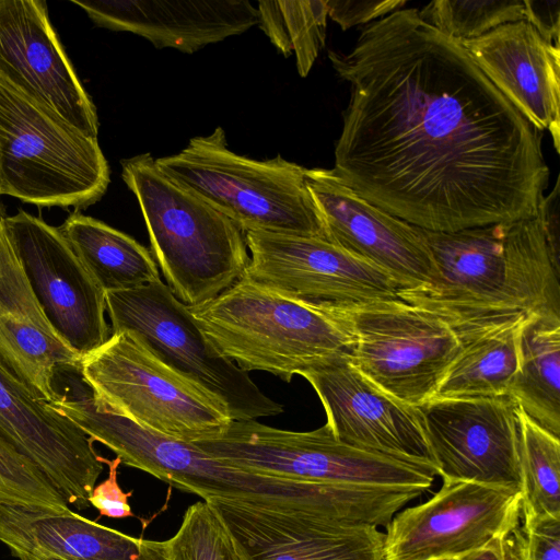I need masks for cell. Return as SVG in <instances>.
<instances>
[{
	"instance_id": "cell-1",
	"label": "cell",
	"mask_w": 560,
	"mask_h": 560,
	"mask_svg": "<svg viewBox=\"0 0 560 560\" xmlns=\"http://www.w3.org/2000/svg\"><path fill=\"white\" fill-rule=\"evenodd\" d=\"M328 58L350 86L332 171L359 196L432 232L537 217L540 131L418 9L368 24Z\"/></svg>"
},
{
	"instance_id": "cell-2",
	"label": "cell",
	"mask_w": 560,
	"mask_h": 560,
	"mask_svg": "<svg viewBox=\"0 0 560 560\" xmlns=\"http://www.w3.org/2000/svg\"><path fill=\"white\" fill-rule=\"evenodd\" d=\"M51 409L77 424L94 442L112 450L121 464L143 470L203 501H241L294 509L347 524L372 518L375 491L370 486L318 483L245 470L214 458L197 445L158 433L95 404L79 368L60 371Z\"/></svg>"
},
{
	"instance_id": "cell-3",
	"label": "cell",
	"mask_w": 560,
	"mask_h": 560,
	"mask_svg": "<svg viewBox=\"0 0 560 560\" xmlns=\"http://www.w3.org/2000/svg\"><path fill=\"white\" fill-rule=\"evenodd\" d=\"M436 278L398 298L451 327L517 314L560 317L559 266L537 217L456 232L423 230Z\"/></svg>"
},
{
	"instance_id": "cell-4",
	"label": "cell",
	"mask_w": 560,
	"mask_h": 560,
	"mask_svg": "<svg viewBox=\"0 0 560 560\" xmlns=\"http://www.w3.org/2000/svg\"><path fill=\"white\" fill-rule=\"evenodd\" d=\"M168 288L188 306L211 301L236 283L249 264L245 234L228 217L182 188L150 153L121 162Z\"/></svg>"
},
{
	"instance_id": "cell-5",
	"label": "cell",
	"mask_w": 560,
	"mask_h": 560,
	"mask_svg": "<svg viewBox=\"0 0 560 560\" xmlns=\"http://www.w3.org/2000/svg\"><path fill=\"white\" fill-rule=\"evenodd\" d=\"M189 310L209 342L245 372L265 371L290 382L350 352L351 340L326 304L292 299L244 277Z\"/></svg>"
},
{
	"instance_id": "cell-6",
	"label": "cell",
	"mask_w": 560,
	"mask_h": 560,
	"mask_svg": "<svg viewBox=\"0 0 560 560\" xmlns=\"http://www.w3.org/2000/svg\"><path fill=\"white\" fill-rule=\"evenodd\" d=\"M160 171L228 217L241 231L328 241L306 187L304 166L277 155L258 161L226 145L225 131L191 138L177 154L155 159Z\"/></svg>"
},
{
	"instance_id": "cell-7",
	"label": "cell",
	"mask_w": 560,
	"mask_h": 560,
	"mask_svg": "<svg viewBox=\"0 0 560 560\" xmlns=\"http://www.w3.org/2000/svg\"><path fill=\"white\" fill-rule=\"evenodd\" d=\"M108 163L91 138L0 77V195L42 207L97 202Z\"/></svg>"
},
{
	"instance_id": "cell-8",
	"label": "cell",
	"mask_w": 560,
	"mask_h": 560,
	"mask_svg": "<svg viewBox=\"0 0 560 560\" xmlns=\"http://www.w3.org/2000/svg\"><path fill=\"white\" fill-rule=\"evenodd\" d=\"M105 301L112 334H133L161 363L222 404L232 420H256L283 411L247 372L209 342L189 306L161 279L131 290L105 292Z\"/></svg>"
},
{
	"instance_id": "cell-9",
	"label": "cell",
	"mask_w": 560,
	"mask_h": 560,
	"mask_svg": "<svg viewBox=\"0 0 560 560\" xmlns=\"http://www.w3.org/2000/svg\"><path fill=\"white\" fill-rule=\"evenodd\" d=\"M326 305L351 340L350 362L365 377L412 407L435 397L459 349L445 320L399 298Z\"/></svg>"
},
{
	"instance_id": "cell-10",
	"label": "cell",
	"mask_w": 560,
	"mask_h": 560,
	"mask_svg": "<svg viewBox=\"0 0 560 560\" xmlns=\"http://www.w3.org/2000/svg\"><path fill=\"white\" fill-rule=\"evenodd\" d=\"M194 444L245 470L318 483L428 490L438 476L429 467L341 442L326 423L295 432L232 420L219 436Z\"/></svg>"
},
{
	"instance_id": "cell-11",
	"label": "cell",
	"mask_w": 560,
	"mask_h": 560,
	"mask_svg": "<svg viewBox=\"0 0 560 560\" xmlns=\"http://www.w3.org/2000/svg\"><path fill=\"white\" fill-rule=\"evenodd\" d=\"M95 404L184 442L219 436L232 421L218 400L161 363L130 331L80 360Z\"/></svg>"
},
{
	"instance_id": "cell-12",
	"label": "cell",
	"mask_w": 560,
	"mask_h": 560,
	"mask_svg": "<svg viewBox=\"0 0 560 560\" xmlns=\"http://www.w3.org/2000/svg\"><path fill=\"white\" fill-rule=\"evenodd\" d=\"M521 493L443 480L428 501L398 511L384 534V560L460 559L520 527Z\"/></svg>"
},
{
	"instance_id": "cell-13",
	"label": "cell",
	"mask_w": 560,
	"mask_h": 560,
	"mask_svg": "<svg viewBox=\"0 0 560 560\" xmlns=\"http://www.w3.org/2000/svg\"><path fill=\"white\" fill-rule=\"evenodd\" d=\"M4 229L47 319L80 358L110 337L105 292L59 228L24 210L3 218Z\"/></svg>"
},
{
	"instance_id": "cell-14",
	"label": "cell",
	"mask_w": 560,
	"mask_h": 560,
	"mask_svg": "<svg viewBox=\"0 0 560 560\" xmlns=\"http://www.w3.org/2000/svg\"><path fill=\"white\" fill-rule=\"evenodd\" d=\"M417 408L442 480L522 492L517 404L511 396L434 397Z\"/></svg>"
},
{
	"instance_id": "cell-15",
	"label": "cell",
	"mask_w": 560,
	"mask_h": 560,
	"mask_svg": "<svg viewBox=\"0 0 560 560\" xmlns=\"http://www.w3.org/2000/svg\"><path fill=\"white\" fill-rule=\"evenodd\" d=\"M250 252L244 278L282 295L345 305L398 299L401 285L372 262L318 237L246 232Z\"/></svg>"
},
{
	"instance_id": "cell-16",
	"label": "cell",
	"mask_w": 560,
	"mask_h": 560,
	"mask_svg": "<svg viewBox=\"0 0 560 560\" xmlns=\"http://www.w3.org/2000/svg\"><path fill=\"white\" fill-rule=\"evenodd\" d=\"M299 375L318 395L335 438L438 474L418 408L376 386L353 366L348 354L324 360Z\"/></svg>"
},
{
	"instance_id": "cell-17",
	"label": "cell",
	"mask_w": 560,
	"mask_h": 560,
	"mask_svg": "<svg viewBox=\"0 0 560 560\" xmlns=\"http://www.w3.org/2000/svg\"><path fill=\"white\" fill-rule=\"evenodd\" d=\"M305 180L328 241L386 271L402 290L434 282L436 268L422 229L363 199L332 168H307Z\"/></svg>"
},
{
	"instance_id": "cell-18",
	"label": "cell",
	"mask_w": 560,
	"mask_h": 560,
	"mask_svg": "<svg viewBox=\"0 0 560 560\" xmlns=\"http://www.w3.org/2000/svg\"><path fill=\"white\" fill-rule=\"evenodd\" d=\"M0 77L84 135L97 139L94 103L42 0H0Z\"/></svg>"
},
{
	"instance_id": "cell-19",
	"label": "cell",
	"mask_w": 560,
	"mask_h": 560,
	"mask_svg": "<svg viewBox=\"0 0 560 560\" xmlns=\"http://www.w3.org/2000/svg\"><path fill=\"white\" fill-rule=\"evenodd\" d=\"M0 436L27 457L68 504H90L103 471L94 441L38 399L1 359Z\"/></svg>"
},
{
	"instance_id": "cell-20",
	"label": "cell",
	"mask_w": 560,
	"mask_h": 560,
	"mask_svg": "<svg viewBox=\"0 0 560 560\" xmlns=\"http://www.w3.org/2000/svg\"><path fill=\"white\" fill-rule=\"evenodd\" d=\"M210 503L246 560H384V533L294 509Z\"/></svg>"
},
{
	"instance_id": "cell-21",
	"label": "cell",
	"mask_w": 560,
	"mask_h": 560,
	"mask_svg": "<svg viewBox=\"0 0 560 560\" xmlns=\"http://www.w3.org/2000/svg\"><path fill=\"white\" fill-rule=\"evenodd\" d=\"M500 93L538 131L549 129L560 149V48L525 20L459 42Z\"/></svg>"
},
{
	"instance_id": "cell-22",
	"label": "cell",
	"mask_w": 560,
	"mask_h": 560,
	"mask_svg": "<svg viewBox=\"0 0 560 560\" xmlns=\"http://www.w3.org/2000/svg\"><path fill=\"white\" fill-rule=\"evenodd\" d=\"M100 27L192 54L258 24L247 0H70Z\"/></svg>"
},
{
	"instance_id": "cell-23",
	"label": "cell",
	"mask_w": 560,
	"mask_h": 560,
	"mask_svg": "<svg viewBox=\"0 0 560 560\" xmlns=\"http://www.w3.org/2000/svg\"><path fill=\"white\" fill-rule=\"evenodd\" d=\"M0 542L19 560H168L164 541L129 536L70 509L0 502Z\"/></svg>"
},
{
	"instance_id": "cell-24",
	"label": "cell",
	"mask_w": 560,
	"mask_h": 560,
	"mask_svg": "<svg viewBox=\"0 0 560 560\" xmlns=\"http://www.w3.org/2000/svg\"><path fill=\"white\" fill-rule=\"evenodd\" d=\"M0 359L38 399L47 402L56 397L52 388L56 369L80 362L47 319L11 246L3 220L0 225Z\"/></svg>"
},
{
	"instance_id": "cell-25",
	"label": "cell",
	"mask_w": 560,
	"mask_h": 560,
	"mask_svg": "<svg viewBox=\"0 0 560 560\" xmlns=\"http://www.w3.org/2000/svg\"><path fill=\"white\" fill-rule=\"evenodd\" d=\"M529 315L453 326L459 349L435 397L508 395L518 368L521 336Z\"/></svg>"
},
{
	"instance_id": "cell-26",
	"label": "cell",
	"mask_w": 560,
	"mask_h": 560,
	"mask_svg": "<svg viewBox=\"0 0 560 560\" xmlns=\"http://www.w3.org/2000/svg\"><path fill=\"white\" fill-rule=\"evenodd\" d=\"M59 230L104 292L131 290L161 279L144 246L97 219L73 211Z\"/></svg>"
},
{
	"instance_id": "cell-27",
	"label": "cell",
	"mask_w": 560,
	"mask_h": 560,
	"mask_svg": "<svg viewBox=\"0 0 560 560\" xmlns=\"http://www.w3.org/2000/svg\"><path fill=\"white\" fill-rule=\"evenodd\" d=\"M508 395L534 421L559 438V316L529 315L521 336L518 368Z\"/></svg>"
},
{
	"instance_id": "cell-28",
	"label": "cell",
	"mask_w": 560,
	"mask_h": 560,
	"mask_svg": "<svg viewBox=\"0 0 560 560\" xmlns=\"http://www.w3.org/2000/svg\"><path fill=\"white\" fill-rule=\"evenodd\" d=\"M258 25L285 56L295 55L298 72L306 77L325 46L326 0L259 1Z\"/></svg>"
},
{
	"instance_id": "cell-29",
	"label": "cell",
	"mask_w": 560,
	"mask_h": 560,
	"mask_svg": "<svg viewBox=\"0 0 560 560\" xmlns=\"http://www.w3.org/2000/svg\"><path fill=\"white\" fill-rule=\"evenodd\" d=\"M521 513L560 518V440L517 406Z\"/></svg>"
},
{
	"instance_id": "cell-30",
	"label": "cell",
	"mask_w": 560,
	"mask_h": 560,
	"mask_svg": "<svg viewBox=\"0 0 560 560\" xmlns=\"http://www.w3.org/2000/svg\"><path fill=\"white\" fill-rule=\"evenodd\" d=\"M524 0H435L420 16L457 42L480 37L512 22L525 20Z\"/></svg>"
},
{
	"instance_id": "cell-31",
	"label": "cell",
	"mask_w": 560,
	"mask_h": 560,
	"mask_svg": "<svg viewBox=\"0 0 560 560\" xmlns=\"http://www.w3.org/2000/svg\"><path fill=\"white\" fill-rule=\"evenodd\" d=\"M164 542L168 560H246L214 508L206 501L188 506L177 532Z\"/></svg>"
},
{
	"instance_id": "cell-32",
	"label": "cell",
	"mask_w": 560,
	"mask_h": 560,
	"mask_svg": "<svg viewBox=\"0 0 560 560\" xmlns=\"http://www.w3.org/2000/svg\"><path fill=\"white\" fill-rule=\"evenodd\" d=\"M0 502L68 510V503L45 475L0 436Z\"/></svg>"
},
{
	"instance_id": "cell-33",
	"label": "cell",
	"mask_w": 560,
	"mask_h": 560,
	"mask_svg": "<svg viewBox=\"0 0 560 560\" xmlns=\"http://www.w3.org/2000/svg\"><path fill=\"white\" fill-rule=\"evenodd\" d=\"M518 560H560V518L521 513Z\"/></svg>"
},
{
	"instance_id": "cell-34",
	"label": "cell",
	"mask_w": 560,
	"mask_h": 560,
	"mask_svg": "<svg viewBox=\"0 0 560 560\" xmlns=\"http://www.w3.org/2000/svg\"><path fill=\"white\" fill-rule=\"evenodd\" d=\"M100 462L108 466V477L98 485H95L90 497L89 503L94 506L100 516L109 518H125L132 516L131 506L128 502L132 491L124 492L118 483V467L121 464L120 458L109 460L100 456Z\"/></svg>"
},
{
	"instance_id": "cell-35",
	"label": "cell",
	"mask_w": 560,
	"mask_h": 560,
	"mask_svg": "<svg viewBox=\"0 0 560 560\" xmlns=\"http://www.w3.org/2000/svg\"><path fill=\"white\" fill-rule=\"evenodd\" d=\"M328 16L338 23L342 30L369 23L377 18L386 16L400 10L406 0H326Z\"/></svg>"
},
{
	"instance_id": "cell-36",
	"label": "cell",
	"mask_w": 560,
	"mask_h": 560,
	"mask_svg": "<svg viewBox=\"0 0 560 560\" xmlns=\"http://www.w3.org/2000/svg\"><path fill=\"white\" fill-rule=\"evenodd\" d=\"M525 21L549 44L559 45L560 1L524 0Z\"/></svg>"
},
{
	"instance_id": "cell-37",
	"label": "cell",
	"mask_w": 560,
	"mask_h": 560,
	"mask_svg": "<svg viewBox=\"0 0 560 560\" xmlns=\"http://www.w3.org/2000/svg\"><path fill=\"white\" fill-rule=\"evenodd\" d=\"M560 183L556 179L553 189L547 196H542L538 207L546 242L553 261L559 266V240H560Z\"/></svg>"
},
{
	"instance_id": "cell-38",
	"label": "cell",
	"mask_w": 560,
	"mask_h": 560,
	"mask_svg": "<svg viewBox=\"0 0 560 560\" xmlns=\"http://www.w3.org/2000/svg\"><path fill=\"white\" fill-rule=\"evenodd\" d=\"M508 541L509 538L495 539L486 547L460 558V560H511Z\"/></svg>"
},
{
	"instance_id": "cell-39",
	"label": "cell",
	"mask_w": 560,
	"mask_h": 560,
	"mask_svg": "<svg viewBox=\"0 0 560 560\" xmlns=\"http://www.w3.org/2000/svg\"><path fill=\"white\" fill-rule=\"evenodd\" d=\"M3 217H4V215L2 214L1 203H0V225H1V223H2Z\"/></svg>"
},
{
	"instance_id": "cell-40",
	"label": "cell",
	"mask_w": 560,
	"mask_h": 560,
	"mask_svg": "<svg viewBox=\"0 0 560 560\" xmlns=\"http://www.w3.org/2000/svg\"><path fill=\"white\" fill-rule=\"evenodd\" d=\"M442 560H460V559H442Z\"/></svg>"
},
{
	"instance_id": "cell-41",
	"label": "cell",
	"mask_w": 560,
	"mask_h": 560,
	"mask_svg": "<svg viewBox=\"0 0 560 560\" xmlns=\"http://www.w3.org/2000/svg\"><path fill=\"white\" fill-rule=\"evenodd\" d=\"M0 197H1V195H0Z\"/></svg>"
}]
</instances>
